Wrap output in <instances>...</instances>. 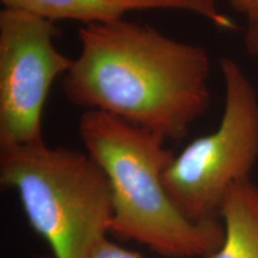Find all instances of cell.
<instances>
[{
  "label": "cell",
  "instance_id": "obj_1",
  "mask_svg": "<svg viewBox=\"0 0 258 258\" xmlns=\"http://www.w3.org/2000/svg\"><path fill=\"white\" fill-rule=\"evenodd\" d=\"M79 55L63 76L71 104L99 110L179 141L211 105V57L203 47L118 19L79 29Z\"/></svg>",
  "mask_w": 258,
  "mask_h": 258
},
{
  "label": "cell",
  "instance_id": "obj_2",
  "mask_svg": "<svg viewBox=\"0 0 258 258\" xmlns=\"http://www.w3.org/2000/svg\"><path fill=\"white\" fill-rule=\"evenodd\" d=\"M79 135L110 182V233L166 258H207L224 243L220 219L190 221L163 182L175 154L157 134L99 110H85Z\"/></svg>",
  "mask_w": 258,
  "mask_h": 258
},
{
  "label": "cell",
  "instance_id": "obj_3",
  "mask_svg": "<svg viewBox=\"0 0 258 258\" xmlns=\"http://www.w3.org/2000/svg\"><path fill=\"white\" fill-rule=\"evenodd\" d=\"M0 183L17 191L29 224L55 258H89L110 233V182L88 152L0 145Z\"/></svg>",
  "mask_w": 258,
  "mask_h": 258
},
{
  "label": "cell",
  "instance_id": "obj_4",
  "mask_svg": "<svg viewBox=\"0 0 258 258\" xmlns=\"http://www.w3.org/2000/svg\"><path fill=\"white\" fill-rule=\"evenodd\" d=\"M220 69L225 103L219 127L185 146L163 176L171 200L194 222L220 219L228 191L249 180L258 160V93L237 61L224 57Z\"/></svg>",
  "mask_w": 258,
  "mask_h": 258
},
{
  "label": "cell",
  "instance_id": "obj_5",
  "mask_svg": "<svg viewBox=\"0 0 258 258\" xmlns=\"http://www.w3.org/2000/svg\"><path fill=\"white\" fill-rule=\"evenodd\" d=\"M59 35L55 23L31 12H0V145L44 143L48 95L73 61L55 47Z\"/></svg>",
  "mask_w": 258,
  "mask_h": 258
},
{
  "label": "cell",
  "instance_id": "obj_6",
  "mask_svg": "<svg viewBox=\"0 0 258 258\" xmlns=\"http://www.w3.org/2000/svg\"><path fill=\"white\" fill-rule=\"evenodd\" d=\"M5 8L19 9L48 21H78L83 25L123 19L124 15L145 10L188 11L211 19L219 27L233 24L221 15L215 0H0Z\"/></svg>",
  "mask_w": 258,
  "mask_h": 258
},
{
  "label": "cell",
  "instance_id": "obj_7",
  "mask_svg": "<svg viewBox=\"0 0 258 258\" xmlns=\"http://www.w3.org/2000/svg\"><path fill=\"white\" fill-rule=\"evenodd\" d=\"M220 217L224 243L207 258H258V188L250 179L232 186Z\"/></svg>",
  "mask_w": 258,
  "mask_h": 258
},
{
  "label": "cell",
  "instance_id": "obj_8",
  "mask_svg": "<svg viewBox=\"0 0 258 258\" xmlns=\"http://www.w3.org/2000/svg\"><path fill=\"white\" fill-rule=\"evenodd\" d=\"M89 258H143L133 251H128L105 238L96 245Z\"/></svg>",
  "mask_w": 258,
  "mask_h": 258
},
{
  "label": "cell",
  "instance_id": "obj_9",
  "mask_svg": "<svg viewBox=\"0 0 258 258\" xmlns=\"http://www.w3.org/2000/svg\"><path fill=\"white\" fill-rule=\"evenodd\" d=\"M244 44L250 55L258 57V17L247 21L244 35Z\"/></svg>",
  "mask_w": 258,
  "mask_h": 258
},
{
  "label": "cell",
  "instance_id": "obj_10",
  "mask_svg": "<svg viewBox=\"0 0 258 258\" xmlns=\"http://www.w3.org/2000/svg\"><path fill=\"white\" fill-rule=\"evenodd\" d=\"M232 8L244 15L247 21L258 17V0H227Z\"/></svg>",
  "mask_w": 258,
  "mask_h": 258
}]
</instances>
